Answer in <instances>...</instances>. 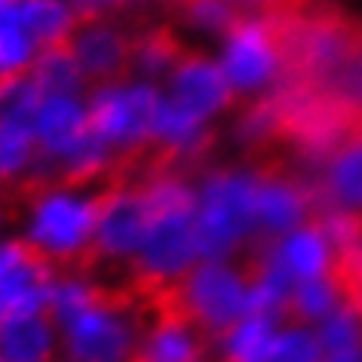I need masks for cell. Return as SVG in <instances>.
<instances>
[{"label": "cell", "mask_w": 362, "mask_h": 362, "mask_svg": "<svg viewBox=\"0 0 362 362\" xmlns=\"http://www.w3.org/2000/svg\"><path fill=\"white\" fill-rule=\"evenodd\" d=\"M98 218L95 194L89 200L68 191H47L31 206V243L52 261L59 279L83 276Z\"/></svg>", "instance_id": "cell-1"}, {"label": "cell", "mask_w": 362, "mask_h": 362, "mask_svg": "<svg viewBox=\"0 0 362 362\" xmlns=\"http://www.w3.org/2000/svg\"><path fill=\"white\" fill-rule=\"evenodd\" d=\"M172 301L203 338H224L243 316L249 301V279L221 261H203L169 286Z\"/></svg>", "instance_id": "cell-2"}, {"label": "cell", "mask_w": 362, "mask_h": 362, "mask_svg": "<svg viewBox=\"0 0 362 362\" xmlns=\"http://www.w3.org/2000/svg\"><path fill=\"white\" fill-rule=\"evenodd\" d=\"M255 228V175L218 172L206 181L197 203V243L203 261H221Z\"/></svg>", "instance_id": "cell-3"}, {"label": "cell", "mask_w": 362, "mask_h": 362, "mask_svg": "<svg viewBox=\"0 0 362 362\" xmlns=\"http://www.w3.org/2000/svg\"><path fill=\"white\" fill-rule=\"evenodd\" d=\"M74 28H71V49L86 86H111L132 77V34L111 19V10H102L93 0H77Z\"/></svg>", "instance_id": "cell-4"}, {"label": "cell", "mask_w": 362, "mask_h": 362, "mask_svg": "<svg viewBox=\"0 0 362 362\" xmlns=\"http://www.w3.org/2000/svg\"><path fill=\"white\" fill-rule=\"evenodd\" d=\"M228 49H224V77L233 93L255 95L274 83L286 62L283 34L274 19H240L228 31Z\"/></svg>", "instance_id": "cell-5"}, {"label": "cell", "mask_w": 362, "mask_h": 362, "mask_svg": "<svg viewBox=\"0 0 362 362\" xmlns=\"http://www.w3.org/2000/svg\"><path fill=\"white\" fill-rule=\"evenodd\" d=\"M157 105L160 95L151 83L98 86L89 98V126L117 151L141 148L151 141Z\"/></svg>", "instance_id": "cell-6"}, {"label": "cell", "mask_w": 362, "mask_h": 362, "mask_svg": "<svg viewBox=\"0 0 362 362\" xmlns=\"http://www.w3.org/2000/svg\"><path fill=\"white\" fill-rule=\"evenodd\" d=\"M233 89L224 77L218 65H212L209 59L197 56V52H185L178 59V65L172 68V102L181 111H187L194 120L206 123L209 117L230 105Z\"/></svg>", "instance_id": "cell-7"}, {"label": "cell", "mask_w": 362, "mask_h": 362, "mask_svg": "<svg viewBox=\"0 0 362 362\" xmlns=\"http://www.w3.org/2000/svg\"><path fill=\"white\" fill-rule=\"evenodd\" d=\"M322 191L341 218L362 224V117L329 148Z\"/></svg>", "instance_id": "cell-8"}, {"label": "cell", "mask_w": 362, "mask_h": 362, "mask_svg": "<svg viewBox=\"0 0 362 362\" xmlns=\"http://www.w3.org/2000/svg\"><path fill=\"white\" fill-rule=\"evenodd\" d=\"M255 215L261 233H267V237L292 233L310 215V197L283 169L267 166L255 175Z\"/></svg>", "instance_id": "cell-9"}, {"label": "cell", "mask_w": 362, "mask_h": 362, "mask_svg": "<svg viewBox=\"0 0 362 362\" xmlns=\"http://www.w3.org/2000/svg\"><path fill=\"white\" fill-rule=\"evenodd\" d=\"M34 139L37 148L52 153V157H68L74 144L83 139L89 129V114L80 107L77 98L68 95H47L34 117Z\"/></svg>", "instance_id": "cell-10"}, {"label": "cell", "mask_w": 362, "mask_h": 362, "mask_svg": "<svg viewBox=\"0 0 362 362\" xmlns=\"http://www.w3.org/2000/svg\"><path fill=\"white\" fill-rule=\"evenodd\" d=\"M28 77L43 95H68L74 98L86 89V77L80 71L74 49L68 40L52 43V47H40L34 62L28 65Z\"/></svg>", "instance_id": "cell-11"}, {"label": "cell", "mask_w": 362, "mask_h": 362, "mask_svg": "<svg viewBox=\"0 0 362 362\" xmlns=\"http://www.w3.org/2000/svg\"><path fill=\"white\" fill-rule=\"evenodd\" d=\"M276 252L295 283L329 276V270H332L329 240H325V230L316 228V224H301L298 230H292Z\"/></svg>", "instance_id": "cell-12"}, {"label": "cell", "mask_w": 362, "mask_h": 362, "mask_svg": "<svg viewBox=\"0 0 362 362\" xmlns=\"http://www.w3.org/2000/svg\"><path fill=\"white\" fill-rule=\"evenodd\" d=\"M0 353L10 362H47L52 353V322L47 316H10L0 322Z\"/></svg>", "instance_id": "cell-13"}, {"label": "cell", "mask_w": 362, "mask_h": 362, "mask_svg": "<svg viewBox=\"0 0 362 362\" xmlns=\"http://www.w3.org/2000/svg\"><path fill=\"white\" fill-rule=\"evenodd\" d=\"M19 25L31 34V40L40 47H52L71 37L74 28V10L65 0H25L19 10Z\"/></svg>", "instance_id": "cell-14"}, {"label": "cell", "mask_w": 362, "mask_h": 362, "mask_svg": "<svg viewBox=\"0 0 362 362\" xmlns=\"http://www.w3.org/2000/svg\"><path fill=\"white\" fill-rule=\"evenodd\" d=\"M325 89L332 93L334 105H341L344 111L359 114L362 117V25L350 28L347 49L334 68V74L329 77Z\"/></svg>", "instance_id": "cell-15"}, {"label": "cell", "mask_w": 362, "mask_h": 362, "mask_svg": "<svg viewBox=\"0 0 362 362\" xmlns=\"http://www.w3.org/2000/svg\"><path fill=\"white\" fill-rule=\"evenodd\" d=\"M274 316H243L224 334L228 362H264L270 344H274Z\"/></svg>", "instance_id": "cell-16"}, {"label": "cell", "mask_w": 362, "mask_h": 362, "mask_svg": "<svg viewBox=\"0 0 362 362\" xmlns=\"http://www.w3.org/2000/svg\"><path fill=\"white\" fill-rule=\"evenodd\" d=\"M37 139L25 123L0 120V181H16L34 163Z\"/></svg>", "instance_id": "cell-17"}, {"label": "cell", "mask_w": 362, "mask_h": 362, "mask_svg": "<svg viewBox=\"0 0 362 362\" xmlns=\"http://www.w3.org/2000/svg\"><path fill=\"white\" fill-rule=\"evenodd\" d=\"M43 98L47 95L34 86L28 71L0 77V120L34 126V117H37V107H40Z\"/></svg>", "instance_id": "cell-18"}, {"label": "cell", "mask_w": 362, "mask_h": 362, "mask_svg": "<svg viewBox=\"0 0 362 362\" xmlns=\"http://www.w3.org/2000/svg\"><path fill=\"white\" fill-rule=\"evenodd\" d=\"M338 301H341V292L334 286V279L320 276V279L295 283L286 310H292V316H298V320H325V316L338 310Z\"/></svg>", "instance_id": "cell-19"}, {"label": "cell", "mask_w": 362, "mask_h": 362, "mask_svg": "<svg viewBox=\"0 0 362 362\" xmlns=\"http://www.w3.org/2000/svg\"><path fill=\"white\" fill-rule=\"evenodd\" d=\"M316 338H320V347H322V359L338 356V353L362 350V316L356 310H350V307H341L332 316H325Z\"/></svg>", "instance_id": "cell-20"}, {"label": "cell", "mask_w": 362, "mask_h": 362, "mask_svg": "<svg viewBox=\"0 0 362 362\" xmlns=\"http://www.w3.org/2000/svg\"><path fill=\"white\" fill-rule=\"evenodd\" d=\"M37 43L31 40V34L22 28L19 22L0 25V77L22 74L37 56Z\"/></svg>", "instance_id": "cell-21"}, {"label": "cell", "mask_w": 362, "mask_h": 362, "mask_svg": "<svg viewBox=\"0 0 362 362\" xmlns=\"http://www.w3.org/2000/svg\"><path fill=\"white\" fill-rule=\"evenodd\" d=\"M264 362H322V347L313 332L288 329L274 334Z\"/></svg>", "instance_id": "cell-22"}, {"label": "cell", "mask_w": 362, "mask_h": 362, "mask_svg": "<svg viewBox=\"0 0 362 362\" xmlns=\"http://www.w3.org/2000/svg\"><path fill=\"white\" fill-rule=\"evenodd\" d=\"M25 0H0V25H10L19 22V10H22Z\"/></svg>", "instance_id": "cell-23"}, {"label": "cell", "mask_w": 362, "mask_h": 362, "mask_svg": "<svg viewBox=\"0 0 362 362\" xmlns=\"http://www.w3.org/2000/svg\"><path fill=\"white\" fill-rule=\"evenodd\" d=\"M95 6H102V10H117V6H123V4H129V0H93Z\"/></svg>", "instance_id": "cell-24"}, {"label": "cell", "mask_w": 362, "mask_h": 362, "mask_svg": "<svg viewBox=\"0 0 362 362\" xmlns=\"http://www.w3.org/2000/svg\"><path fill=\"white\" fill-rule=\"evenodd\" d=\"M0 362H10V359H0Z\"/></svg>", "instance_id": "cell-25"}]
</instances>
